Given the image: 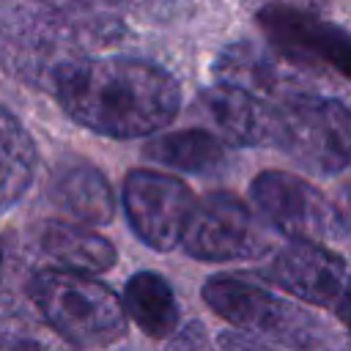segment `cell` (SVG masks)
<instances>
[{
	"mask_svg": "<svg viewBox=\"0 0 351 351\" xmlns=\"http://www.w3.org/2000/svg\"><path fill=\"white\" fill-rule=\"evenodd\" d=\"M145 154L167 167L186 173H208L225 162V143L203 129H181L154 137L145 145Z\"/></svg>",
	"mask_w": 351,
	"mask_h": 351,
	"instance_id": "9a60e30c",
	"label": "cell"
},
{
	"mask_svg": "<svg viewBox=\"0 0 351 351\" xmlns=\"http://www.w3.org/2000/svg\"><path fill=\"white\" fill-rule=\"evenodd\" d=\"M123 310L148 337H167L178 326L176 293L156 271H137L129 277L123 291Z\"/></svg>",
	"mask_w": 351,
	"mask_h": 351,
	"instance_id": "5bb4252c",
	"label": "cell"
},
{
	"mask_svg": "<svg viewBox=\"0 0 351 351\" xmlns=\"http://www.w3.org/2000/svg\"><path fill=\"white\" fill-rule=\"evenodd\" d=\"M222 343H225L228 351H266V346L261 343V337L247 335L241 329H239V335H225Z\"/></svg>",
	"mask_w": 351,
	"mask_h": 351,
	"instance_id": "d6986e66",
	"label": "cell"
},
{
	"mask_svg": "<svg viewBox=\"0 0 351 351\" xmlns=\"http://www.w3.org/2000/svg\"><path fill=\"white\" fill-rule=\"evenodd\" d=\"M335 313H337V318L343 321V326H346V329H348V335H351V288H348V291H346V296L337 302Z\"/></svg>",
	"mask_w": 351,
	"mask_h": 351,
	"instance_id": "44dd1931",
	"label": "cell"
},
{
	"mask_svg": "<svg viewBox=\"0 0 351 351\" xmlns=\"http://www.w3.org/2000/svg\"><path fill=\"white\" fill-rule=\"evenodd\" d=\"M269 277L296 299L332 310L351 288L348 263L321 241L288 239V244L274 252L269 263Z\"/></svg>",
	"mask_w": 351,
	"mask_h": 351,
	"instance_id": "9c48e42d",
	"label": "cell"
},
{
	"mask_svg": "<svg viewBox=\"0 0 351 351\" xmlns=\"http://www.w3.org/2000/svg\"><path fill=\"white\" fill-rule=\"evenodd\" d=\"M123 206L137 239L165 252L181 244L197 200L192 189L176 176L134 170L123 184Z\"/></svg>",
	"mask_w": 351,
	"mask_h": 351,
	"instance_id": "52a82bcc",
	"label": "cell"
},
{
	"mask_svg": "<svg viewBox=\"0 0 351 351\" xmlns=\"http://www.w3.org/2000/svg\"><path fill=\"white\" fill-rule=\"evenodd\" d=\"M0 351H77L60 332H55L47 321L19 318L0 332Z\"/></svg>",
	"mask_w": 351,
	"mask_h": 351,
	"instance_id": "e0dca14e",
	"label": "cell"
},
{
	"mask_svg": "<svg viewBox=\"0 0 351 351\" xmlns=\"http://www.w3.org/2000/svg\"><path fill=\"white\" fill-rule=\"evenodd\" d=\"M41 244L47 255L55 258L66 271L99 274L115 263V247L104 236L77 222H49Z\"/></svg>",
	"mask_w": 351,
	"mask_h": 351,
	"instance_id": "4fadbf2b",
	"label": "cell"
},
{
	"mask_svg": "<svg viewBox=\"0 0 351 351\" xmlns=\"http://www.w3.org/2000/svg\"><path fill=\"white\" fill-rule=\"evenodd\" d=\"M30 293L44 321L77 348L110 346L126 332L123 302L90 274L49 269L33 277Z\"/></svg>",
	"mask_w": 351,
	"mask_h": 351,
	"instance_id": "3957f363",
	"label": "cell"
},
{
	"mask_svg": "<svg viewBox=\"0 0 351 351\" xmlns=\"http://www.w3.org/2000/svg\"><path fill=\"white\" fill-rule=\"evenodd\" d=\"M176 0H88L90 8H170Z\"/></svg>",
	"mask_w": 351,
	"mask_h": 351,
	"instance_id": "ac0fdd59",
	"label": "cell"
},
{
	"mask_svg": "<svg viewBox=\"0 0 351 351\" xmlns=\"http://www.w3.org/2000/svg\"><path fill=\"white\" fill-rule=\"evenodd\" d=\"M203 107L228 145H274L277 140V112L269 99L214 82L203 93Z\"/></svg>",
	"mask_w": 351,
	"mask_h": 351,
	"instance_id": "8fae6325",
	"label": "cell"
},
{
	"mask_svg": "<svg viewBox=\"0 0 351 351\" xmlns=\"http://www.w3.org/2000/svg\"><path fill=\"white\" fill-rule=\"evenodd\" d=\"M335 211H337V219H340V228L351 233V184H346L337 195V203H335Z\"/></svg>",
	"mask_w": 351,
	"mask_h": 351,
	"instance_id": "ffe728a7",
	"label": "cell"
},
{
	"mask_svg": "<svg viewBox=\"0 0 351 351\" xmlns=\"http://www.w3.org/2000/svg\"><path fill=\"white\" fill-rule=\"evenodd\" d=\"M80 25L47 0H0V66L19 80L49 85L77 60Z\"/></svg>",
	"mask_w": 351,
	"mask_h": 351,
	"instance_id": "7a4b0ae2",
	"label": "cell"
},
{
	"mask_svg": "<svg viewBox=\"0 0 351 351\" xmlns=\"http://www.w3.org/2000/svg\"><path fill=\"white\" fill-rule=\"evenodd\" d=\"M3 269H5V247L0 241V282H3Z\"/></svg>",
	"mask_w": 351,
	"mask_h": 351,
	"instance_id": "7402d4cb",
	"label": "cell"
},
{
	"mask_svg": "<svg viewBox=\"0 0 351 351\" xmlns=\"http://www.w3.org/2000/svg\"><path fill=\"white\" fill-rule=\"evenodd\" d=\"M258 19L269 30V38L288 52V58L324 63L351 80V33L343 27L285 3L266 5Z\"/></svg>",
	"mask_w": 351,
	"mask_h": 351,
	"instance_id": "30bf717a",
	"label": "cell"
},
{
	"mask_svg": "<svg viewBox=\"0 0 351 351\" xmlns=\"http://www.w3.org/2000/svg\"><path fill=\"white\" fill-rule=\"evenodd\" d=\"M203 299L219 318L261 340L266 337L299 351H307L324 340V326L315 315L244 277H208L203 285Z\"/></svg>",
	"mask_w": 351,
	"mask_h": 351,
	"instance_id": "5b68a950",
	"label": "cell"
},
{
	"mask_svg": "<svg viewBox=\"0 0 351 351\" xmlns=\"http://www.w3.org/2000/svg\"><path fill=\"white\" fill-rule=\"evenodd\" d=\"M250 195L263 219L285 239L324 244V239L343 230L335 206L324 197L321 189H315L310 181L299 176L266 170L255 176Z\"/></svg>",
	"mask_w": 351,
	"mask_h": 351,
	"instance_id": "8992f818",
	"label": "cell"
},
{
	"mask_svg": "<svg viewBox=\"0 0 351 351\" xmlns=\"http://www.w3.org/2000/svg\"><path fill=\"white\" fill-rule=\"evenodd\" d=\"M60 107L90 132L145 137L165 129L181 104L176 77L140 58H77L52 82Z\"/></svg>",
	"mask_w": 351,
	"mask_h": 351,
	"instance_id": "6da1fadb",
	"label": "cell"
},
{
	"mask_svg": "<svg viewBox=\"0 0 351 351\" xmlns=\"http://www.w3.org/2000/svg\"><path fill=\"white\" fill-rule=\"evenodd\" d=\"M55 203L85 225H104L115 214V197L107 178L85 162H69L58 170L55 184Z\"/></svg>",
	"mask_w": 351,
	"mask_h": 351,
	"instance_id": "7c38bea8",
	"label": "cell"
},
{
	"mask_svg": "<svg viewBox=\"0 0 351 351\" xmlns=\"http://www.w3.org/2000/svg\"><path fill=\"white\" fill-rule=\"evenodd\" d=\"M277 140L296 165L313 173H340L351 165V110L340 99L288 90L274 101Z\"/></svg>",
	"mask_w": 351,
	"mask_h": 351,
	"instance_id": "277c9868",
	"label": "cell"
},
{
	"mask_svg": "<svg viewBox=\"0 0 351 351\" xmlns=\"http://www.w3.org/2000/svg\"><path fill=\"white\" fill-rule=\"evenodd\" d=\"M181 247L200 261H241L263 255L269 239L239 197L217 192L197 200Z\"/></svg>",
	"mask_w": 351,
	"mask_h": 351,
	"instance_id": "ba28073f",
	"label": "cell"
},
{
	"mask_svg": "<svg viewBox=\"0 0 351 351\" xmlns=\"http://www.w3.org/2000/svg\"><path fill=\"white\" fill-rule=\"evenodd\" d=\"M36 170V145L27 129L0 107V211L22 197Z\"/></svg>",
	"mask_w": 351,
	"mask_h": 351,
	"instance_id": "2e32d148",
	"label": "cell"
}]
</instances>
